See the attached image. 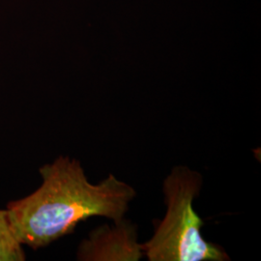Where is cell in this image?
Wrapping results in <instances>:
<instances>
[{
	"mask_svg": "<svg viewBox=\"0 0 261 261\" xmlns=\"http://www.w3.org/2000/svg\"><path fill=\"white\" fill-rule=\"evenodd\" d=\"M39 171L42 185L29 196L10 201L6 208L14 236L35 251L73 233L77 224L91 217L121 222L137 195L112 173L97 185L90 183L75 159L59 156Z\"/></svg>",
	"mask_w": 261,
	"mask_h": 261,
	"instance_id": "6da1fadb",
	"label": "cell"
},
{
	"mask_svg": "<svg viewBox=\"0 0 261 261\" xmlns=\"http://www.w3.org/2000/svg\"><path fill=\"white\" fill-rule=\"evenodd\" d=\"M202 183V175L186 166L174 167L164 180L167 213L163 220L154 221L153 236L141 244L148 260H230L222 247L202 237L204 222L194 209Z\"/></svg>",
	"mask_w": 261,
	"mask_h": 261,
	"instance_id": "7a4b0ae2",
	"label": "cell"
},
{
	"mask_svg": "<svg viewBox=\"0 0 261 261\" xmlns=\"http://www.w3.org/2000/svg\"><path fill=\"white\" fill-rule=\"evenodd\" d=\"M143 256L137 226L125 218L113 227L105 224L94 229L76 252L82 261H138Z\"/></svg>",
	"mask_w": 261,
	"mask_h": 261,
	"instance_id": "3957f363",
	"label": "cell"
},
{
	"mask_svg": "<svg viewBox=\"0 0 261 261\" xmlns=\"http://www.w3.org/2000/svg\"><path fill=\"white\" fill-rule=\"evenodd\" d=\"M25 260V252L10 227L6 209L0 210V261Z\"/></svg>",
	"mask_w": 261,
	"mask_h": 261,
	"instance_id": "277c9868",
	"label": "cell"
}]
</instances>
